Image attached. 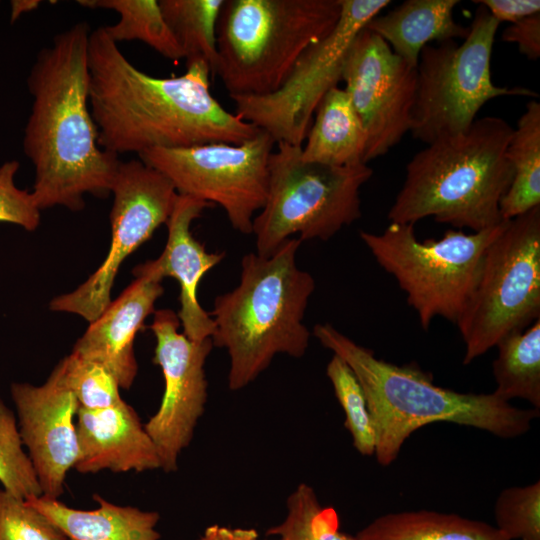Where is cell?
Masks as SVG:
<instances>
[{
    "instance_id": "cell-1",
    "label": "cell",
    "mask_w": 540,
    "mask_h": 540,
    "mask_svg": "<svg viewBox=\"0 0 540 540\" xmlns=\"http://www.w3.org/2000/svg\"><path fill=\"white\" fill-rule=\"evenodd\" d=\"M89 107L98 145L115 155L207 143L239 144L260 129L227 111L212 96L203 62L182 75L159 78L135 67L105 32L88 42Z\"/></svg>"
},
{
    "instance_id": "cell-2",
    "label": "cell",
    "mask_w": 540,
    "mask_h": 540,
    "mask_svg": "<svg viewBox=\"0 0 540 540\" xmlns=\"http://www.w3.org/2000/svg\"><path fill=\"white\" fill-rule=\"evenodd\" d=\"M90 32L86 22H78L55 35L28 75L32 106L23 150L34 167L31 193L40 210L79 211L85 194L107 195L120 163L98 145L89 107Z\"/></svg>"
},
{
    "instance_id": "cell-3",
    "label": "cell",
    "mask_w": 540,
    "mask_h": 540,
    "mask_svg": "<svg viewBox=\"0 0 540 540\" xmlns=\"http://www.w3.org/2000/svg\"><path fill=\"white\" fill-rule=\"evenodd\" d=\"M313 335L342 358L358 378L376 435L375 458L392 464L410 435L436 422L484 430L503 439L525 434L538 409H520L493 393H461L436 385L417 365H396L377 358L329 323L316 324Z\"/></svg>"
},
{
    "instance_id": "cell-4",
    "label": "cell",
    "mask_w": 540,
    "mask_h": 540,
    "mask_svg": "<svg viewBox=\"0 0 540 540\" xmlns=\"http://www.w3.org/2000/svg\"><path fill=\"white\" fill-rule=\"evenodd\" d=\"M301 242L292 237L267 257L245 254L239 284L214 300L211 340L229 355L231 391L253 382L277 354L301 358L308 348L303 319L315 281L296 264Z\"/></svg>"
},
{
    "instance_id": "cell-5",
    "label": "cell",
    "mask_w": 540,
    "mask_h": 540,
    "mask_svg": "<svg viewBox=\"0 0 540 540\" xmlns=\"http://www.w3.org/2000/svg\"><path fill=\"white\" fill-rule=\"evenodd\" d=\"M513 129L501 117L485 116L463 133L427 144L406 166L390 223L433 217L478 232L504 221L500 202L513 178L506 157Z\"/></svg>"
},
{
    "instance_id": "cell-6",
    "label": "cell",
    "mask_w": 540,
    "mask_h": 540,
    "mask_svg": "<svg viewBox=\"0 0 540 540\" xmlns=\"http://www.w3.org/2000/svg\"><path fill=\"white\" fill-rule=\"evenodd\" d=\"M340 14L341 0H224L216 75L230 97L271 94Z\"/></svg>"
},
{
    "instance_id": "cell-7",
    "label": "cell",
    "mask_w": 540,
    "mask_h": 540,
    "mask_svg": "<svg viewBox=\"0 0 540 540\" xmlns=\"http://www.w3.org/2000/svg\"><path fill=\"white\" fill-rule=\"evenodd\" d=\"M269 158L267 197L252 222L256 253L267 257L298 235L329 240L361 217L360 189L373 170L306 162L301 147L278 142Z\"/></svg>"
},
{
    "instance_id": "cell-8",
    "label": "cell",
    "mask_w": 540,
    "mask_h": 540,
    "mask_svg": "<svg viewBox=\"0 0 540 540\" xmlns=\"http://www.w3.org/2000/svg\"><path fill=\"white\" fill-rule=\"evenodd\" d=\"M508 220L470 234L447 230L438 239L419 241L414 224L390 223L381 234L361 231L376 262L394 276L408 304L427 329L443 317L456 323L476 286L484 254Z\"/></svg>"
},
{
    "instance_id": "cell-9",
    "label": "cell",
    "mask_w": 540,
    "mask_h": 540,
    "mask_svg": "<svg viewBox=\"0 0 540 540\" xmlns=\"http://www.w3.org/2000/svg\"><path fill=\"white\" fill-rule=\"evenodd\" d=\"M499 25L485 6L478 4L461 44L447 40L421 50L410 130L415 139L427 145L467 131L483 105L493 98L537 96L527 88L493 83L491 55Z\"/></svg>"
},
{
    "instance_id": "cell-10",
    "label": "cell",
    "mask_w": 540,
    "mask_h": 540,
    "mask_svg": "<svg viewBox=\"0 0 540 540\" xmlns=\"http://www.w3.org/2000/svg\"><path fill=\"white\" fill-rule=\"evenodd\" d=\"M540 317V206L508 220L487 248L474 291L456 322L463 363Z\"/></svg>"
},
{
    "instance_id": "cell-11",
    "label": "cell",
    "mask_w": 540,
    "mask_h": 540,
    "mask_svg": "<svg viewBox=\"0 0 540 540\" xmlns=\"http://www.w3.org/2000/svg\"><path fill=\"white\" fill-rule=\"evenodd\" d=\"M275 144L260 130L239 144L155 148L138 157L163 174L177 194L220 206L236 231L251 234L253 219L267 197L269 158Z\"/></svg>"
},
{
    "instance_id": "cell-12",
    "label": "cell",
    "mask_w": 540,
    "mask_h": 540,
    "mask_svg": "<svg viewBox=\"0 0 540 540\" xmlns=\"http://www.w3.org/2000/svg\"><path fill=\"white\" fill-rule=\"evenodd\" d=\"M391 1L341 0L333 30L311 45L275 92L264 96H232L234 114L268 133L275 143L302 146L317 106L341 81L347 50L358 32Z\"/></svg>"
},
{
    "instance_id": "cell-13",
    "label": "cell",
    "mask_w": 540,
    "mask_h": 540,
    "mask_svg": "<svg viewBox=\"0 0 540 540\" xmlns=\"http://www.w3.org/2000/svg\"><path fill=\"white\" fill-rule=\"evenodd\" d=\"M111 193L112 236L107 256L78 288L53 298L52 311L77 314L88 322L97 319L112 301L111 290L121 264L166 224L178 196L163 174L140 159L120 161Z\"/></svg>"
},
{
    "instance_id": "cell-14",
    "label": "cell",
    "mask_w": 540,
    "mask_h": 540,
    "mask_svg": "<svg viewBox=\"0 0 540 540\" xmlns=\"http://www.w3.org/2000/svg\"><path fill=\"white\" fill-rule=\"evenodd\" d=\"M341 81L366 132L367 164L385 155L410 132L417 67L364 27L347 50Z\"/></svg>"
},
{
    "instance_id": "cell-15",
    "label": "cell",
    "mask_w": 540,
    "mask_h": 540,
    "mask_svg": "<svg viewBox=\"0 0 540 540\" xmlns=\"http://www.w3.org/2000/svg\"><path fill=\"white\" fill-rule=\"evenodd\" d=\"M150 329L156 339L153 361L164 378V392L157 412L144 424L165 472H175L178 457L192 441L204 413L208 383L204 365L213 346L211 338L193 341L178 328L170 309L156 310Z\"/></svg>"
},
{
    "instance_id": "cell-16",
    "label": "cell",
    "mask_w": 540,
    "mask_h": 540,
    "mask_svg": "<svg viewBox=\"0 0 540 540\" xmlns=\"http://www.w3.org/2000/svg\"><path fill=\"white\" fill-rule=\"evenodd\" d=\"M10 394L24 447L43 495L58 498L78 458L79 404L66 386L59 363L45 383L14 382Z\"/></svg>"
},
{
    "instance_id": "cell-17",
    "label": "cell",
    "mask_w": 540,
    "mask_h": 540,
    "mask_svg": "<svg viewBox=\"0 0 540 540\" xmlns=\"http://www.w3.org/2000/svg\"><path fill=\"white\" fill-rule=\"evenodd\" d=\"M133 274V282L90 322L72 350L105 367L124 389L132 386L138 372L135 336L145 319L155 312V302L164 292L163 279L151 260L135 267Z\"/></svg>"
},
{
    "instance_id": "cell-18",
    "label": "cell",
    "mask_w": 540,
    "mask_h": 540,
    "mask_svg": "<svg viewBox=\"0 0 540 540\" xmlns=\"http://www.w3.org/2000/svg\"><path fill=\"white\" fill-rule=\"evenodd\" d=\"M210 203L189 196H177L166 225L168 238L161 255L151 260L161 278L172 277L179 283L180 309L177 316L183 333L193 341L211 338L214 322L198 300V287L203 276L219 264L225 252H208L191 232L192 222L201 216Z\"/></svg>"
},
{
    "instance_id": "cell-19",
    "label": "cell",
    "mask_w": 540,
    "mask_h": 540,
    "mask_svg": "<svg viewBox=\"0 0 540 540\" xmlns=\"http://www.w3.org/2000/svg\"><path fill=\"white\" fill-rule=\"evenodd\" d=\"M78 458L82 474L161 469L156 447L134 408L124 400L98 410L79 408L76 416Z\"/></svg>"
},
{
    "instance_id": "cell-20",
    "label": "cell",
    "mask_w": 540,
    "mask_h": 540,
    "mask_svg": "<svg viewBox=\"0 0 540 540\" xmlns=\"http://www.w3.org/2000/svg\"><path fill=\"white\" fill-rule=\"evenodd\" d=\"M98 507L72 508L46 495L26 499V503L49 519L69 540H159L156 511L121 506L93 495Z\"/></svg>"
},
{
    "instance_id": "cell-21",
    "label": "cell",
    "mask_w": 540,
    "mask_h": 540,
    "mask_svg": "<svg viewBox=\"0 0 540 540\" xmlns=\"http://www.w3.org/2000/svg\"><path fill=\"white\" fill-rule=\"evenodd\" d=\"M458 0H407L384 15L372 18L366 28L381 37L391 50L417 67L421 50L432 41L465 39L469 27L453 17Z\"/></svg>"
},
{
    "instance_id": "cell-22",
    "label": "cell",
    "mask_w": 540,
    "mask_h": 540,
    "mask_svg": "<svg viewBox=\"0 0 540 540\" xmlns=\"http://www.w3.org/2000/svg\"><path fill=\"white\" fill-rule=\"evenodd\" d=\"M314 115L301 147L304 161L335 167L364 163L366 132L343 88H331Z\"/></svg>"
},
{
    "instance_id": "cell-23",
    "label": "cell",
    "mask_w": 540,
    "mask_h": 540,
    "mask_svg": "<svg viewBox=\"0 0 540 540\" xmlns=\"http://www.w3.org/2000/svg\"><path fill=\"white\" fill-rule=\"evenodd\" d=\"M359 540H507L495 526L429 510L387 513L361 529Z\"/></svg>"
},
{
    "instance_id": "cell-24",
    "label": "cell",
    "mask_w": 540,
    "mask_h": 540,
    "mask_svg": "<svg viewBox=\"0 0 540 540\" xmlns=\"http://www.w3.org/2000/svg\"><path fill=\"white\" fill-rule=\"evenodd\" d=\"M512 182L501 199L503 220H511L540 206V103L530 100L506 148Z\"/></svg>"
},
{
    "instance_id": "cell-25",
    "label": "cell",
    "mask_w": 540,
    "mask_h": 540,
    "mask_svg": "<svg viewBox=\"0 0 540 540\" xmlns=\"http://www.w3.org/2000/svg\"><path fill=\"white\" fill-rule=\"evenodd\" d=\"M493 361L496 389L492 392L509 402L520 398L540 408V318L529 328L510 334L497 345Z\"/></svg>"
},
{
    "instance_id": "cell-26",
    "label": "cell",
    "mask_w": 540,
    "mask_h": 540,
    "mask_svg": "<svg viewBox=\"0 0 540 540\" xmlns=\"http://www.w3.org/2000/svg\"><path fill=\"white\" fill-rule=\"evenodd\" d=\"M224 0H160L163 17L178 42L186 66L205 63L216 75L217 23Z\"/></svg>"
},
{
    "instance_id": "cell-27",
    "label": "cell",
    "mask_w": 540,
    "mask_h": 540,
    "mask_svg": "<svg viewBox=\"0 0 540 540\" xmlns=\"http://www.w3.org/2000/svg\"><path fill=\"white\" fill-rule=\"evenodd\" d=\"M80 5L91 9H109L119 14L114 25L103 26L106 34L118 44L139 40L163 57L178 61L183 52L167 25L156 0H80Z\"/></svg>"
},
{
    "instance_id": "cell-28",
    "label": "cell",
    "mask_w": 540,
    "mask_h": 540,
    "mask_svg": "<svg viewBox=\"0 0 540 540\" xmlns=\"http://www.w3.org/2000/svg\"><path fill=\"white\" fill-rule=\"evenodd\" d=\"M284 520L267 530L279 540H359L339 530L336 510L323 506L314 489L300 483L288 496Z\"/></svg>"
},
{
    "instance_id": "cell-29",
    "label": "cell",
    "mask_w": 540,
    "mask_h": 540,
    "mask_svg": "<svg viewBox=\"0 0 540 540\" xmlns=\"http://www.w3.org/2000/svg\"><path fill=\"white\" fill-rule=\"evenodd\" d=\"M335 396L345 413L344 426L353 446L363 456L375 452L376 435L364 390L349 365L333 354L326 366Z\"/></svg>"
},
{
    "instance_id": "cell-30",
    "label": "cell",
    "mask_w": 540,
    "mask_h": 540,
    "mask_svg": "<svg viewBox=\"0 0 540 540\" xmlns=\"http://www.w3.org/2000/svg\"><path fill=\"white\" fill-rule=\"evenodd\" d=\"M0 483L2 488L24 500L43 495L24 447L16 414L0 398Z\"/></svg>"
},
{
    "instance_id": "cell-31",
    "label": "cell",
    "mask_w": 540,
    "mask_h": 540,
    "mask_svg": "<svg viewBox=\"0 0 540 540\" xmlns=\"http://www.w3.org/2000/svg\"><path fill=\"white\" fill-rule=\"evenodd\" d=\"M59 365L66 386L75 396L79 408L98 410L118 404L120 386L102 365L71 352Z\"/></svg>"
},
{
    "instance_id": "cell-32",
    "label": "cell",
    "mask_w": 540,
    "mask_h": 540,
    "mask_svg": "<svg viewBox=\"0 0 540 540\" xmlns=\"http://www.w3.org/2000/svg\"><path fill=\"white\" fill-rule=\"evenodd\" d=\"M496 529L507 540H540V481L501 491L494 504Z\"/></svg>"
},
{
    "instance_id": "cell-33",
    "label": "cell",
    "mask_w": 540,
    "mask_h": 540,
    "mask_svg": "<svg viewBox=\"0 0 540 540\" xmlns=\"http://www.w3.org/2000/svg\"><path fill=\"white\" fill-rule=\"evenodd\" d=\"M63 533L42 513L0 487V540H63Z\"/></svg>"
},
{
    "instance_id": "cell-34",
    "label": "cell",
    "mask_w": 540,
    "mask_h": 540,
    "mask_svg": "<svg viewBox=\"0 0 540 540\" xmlns=\"http://www.w3.org/2000/svg\"><path fill=\"white\" fill-rule=\"evenodd\" d=\"M20 167L16 160L0 166V222L11 223L34 231L40 223V209L31 191L20 189L15 176Z\"/></svg>"
},
{
    "instance_id": "cell-35",
    "label": "cell",
    "mask_w": 540,
    "mask_h": 540,
    "mask_svg": "<svg viewBox=\"0 0 540 540\" xmlns=\"http://www.w3.org/2000/svg\"><path fill=\"white\" fill-rule=\"evenodd\" d=\"M505 42L515 43L530 60L540 57V12L510 24L501 35Z\"/></svg>"
},
{
    "instance_id": "cell-36",
    "label": "cell",
    "mask_w": 540,
    "mask_h": 540,
    "mask_svg": "<svg viewBox=\"0 0 540 540\" xmlns=\"http://www.w3.org/2000/svg\"><path fill=\"white\" fill-rule=\"evenodd\" d=\"M490 15L499 23H515L525 17L540 12L539 0H480Z\"/></svg>"
},
{
    "instance_id": "cell-37",
    "label": "cell",
    "mask_w": 540,
    "mask_h": 540,
    "mask_svg": "<svg viewBox=\"0 0 540 540\" xmlns=\"http://www.w3.org/2000/svg\"><path fill=\"white\" fill-rule=\"evenodd\" d=\"M217 540H258L254 529L229 528L225 526H210Z\"/></svg>"
},
{
    "instance_id": "cell-38",
    "label": "cell",
    "mask_w": 540,
    "mask_h": 540,
    "mask_svg": "<svg viewBox=\"0 0 540 540\" xmlns=\"http://www.w3.org/2000/svg\"><path fill=\"white\" fill-rule=\"evenodd\" d=\"M38 0H13L10 3L11 6V22H15L21 15L27 12H31L38 8L40 5Z\"/></svg>"
},
{
    "instance_id": "cell-39",
    "label": "cell",
    "mask_w": 540,
    "mask_h": 540,
    "mask_svg": "<svg viewBox=\"0 0 540 540\" xmlns=\"http://www.w3.org/2000/svg\"><path fill=\"white\" fill-rule=\"evenodd\" d=\"M199 540H217V538L209 526L205 529L204 534L199 538Z\"/></svg>"
},
{
    "instance_id": "cell-40",
    "label": "cell",
    "mask_w": 540,
    "mask_h": 540,
    "mask_svg": "<svg viewBox=\"0 0 540 540\" xmlns=\"http://www.w3.org/2000/svg\"><path fill=\"white\" fill-rule=\"evenodd\" d=\"M63 540H69V539H68V538H65V539H63Z\"/></svg>"
}]
</instances>
